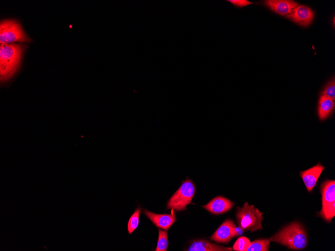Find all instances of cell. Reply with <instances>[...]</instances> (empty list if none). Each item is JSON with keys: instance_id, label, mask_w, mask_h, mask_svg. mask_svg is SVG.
I'll return each mask as SVG.
<instances>
[{"instance_id": "4fadbf2b", "label": "cell", "mask_w": 335, "mask_h": 251, "mask_svg": "<svg viewBox=\"0 0 335 251\" xmlns=\"http://www.w3.org/2000/svg\"><path fill=\"white\" fill-rule=\"evenodd\" d=\"M189 251H231L232 248L218 245L204 239H197L191 242Z\"/></svg>"}, {"instance_id": "7a4b0ae2", "label": "cell", "mask_w": 335, "mask_h": 251, "mask_svg": "<svg viewBox=\"0 0 335 251\" xmlns=\"http://www.w3.org/2000/svg\"><path fill=\"white\" fill-rule=\"evenodd\" d=\"M269 240L285 245L290 249L300 250L306 247L307 236L301 224L294 221L283 227L270 237Z\"/></svg>"}, {"instance_id": "9a60e30c", "label": "cell", "mask_w": 335, "mask_h": 251, "mask_svg": "<svg viewBox=\"0 0 335 251\" xmlns=\"http://www.w3.org/2000/svg\"><path fill=\"white\" fill-rule=\"evenodd\" d=\"M270 240L268 239H259L252 241L247 251H268Z\"/></svg>"}, {"instance_id": "277c9868", "label": "cell", "mask_w": 335, "mask_h": 251, "mask_svg": "<svg viewBox=\"0 0 335 251\" xmlns=\"http://www.w3.org/2000/svg\"><path fill=\"white\" fill-rule=\"evenodd\" d=\"M195 191V185L193 180L187 177L169 200L166 208L173 209L177 211L186 210V206L191 203Z\"/></svg>"}, {"instance_id": "5bb4252c", "label": "cell", "mask_w": 335, "mask_h": 251, "mask_svg": "<svg viewBox=\"0 0 335 251\" xmlns=\"http://www.w3.org/2000/svg\"><path fill=\"white\" fill-rule=\"evenodd\" d=\"M334 101L329 97L321 95L318 102V116L321 120L326 118L334 108Z\"/></svg>"}, {"instance_id": "7c38bea8", "label": "cell", "mask_w": 335, "mask_h": 251, "mask_svg": "<svg viewBox=\"0 0 335 251\" xmlns=\"http://www.w3.org/2000/svg\"><path fill=\"white\" fill-rule=\"evenodd\" d=\"M264 3L271 10L281 16L289 14L298 6L296 2L288 0H268L264 1Z\"/></svg>"}, {"instance_id": "3957f363", "label": "cell", "mask_w": 335, "mask_h": 251, "mask_svg": "<svg viewBox=\"0 0 335 251\" xmlns=\"http://www.w3.org/2000/svg\"><path fill=\"white\" fill-rule=\"evenodd\" d=\"M236 216L239 227L243 231L252 232L263 229V213L254 205H249L248 202H245L242 207H237Z\"/></svg>"}, {"instance_id": "9c48e42d", "label": "cell", "mask_w": 335, "mask_h": 251, "mask_svg": "<svg viewBox=\"0 0 335 251\" xmlns=\"http://www.w3.org/2000/svg\"><path fill=\"white\" fill-rule=\"evenodd\" d=\"M234 205V203L230 200L223 196H218L202 206L210 213L219 215L229 211Z\"/></svg>"}, {"instance_id": "6da1fadb", "label": "cell", "mask_w": 335, "mask_h": 251, "mask_svg": "<svg viewBox=\"0 0 335 251\" xmlns=\"http://www.w3.org/2000/svg\"><path fill=\"white\" fill-rule=\"evenodd\" d=\"M27 48L23 44H2L0 46V74L2 81L10 78L18 69Z\"/></svg>"}, {"instance_id": "ba28073f", "label": "cell", "mask_w": 335, "mask_h": 251, "mask_svg": "<svg viewBox=\"0 0 335 251\" xmlns=\"http://www.w3.org/2000/svg\"><path fill=\"white\" fill-rule=\"evenodd\" d=\"M285 17L302 26L306 27L313 20V13L308 7L299 5L294 8Z\"/></svg>"}, {"instance_id": "e0dca14e", "label": "cell", "mask_w": 335, "mask_h": 251, "mask_svg": "<svg viewBox=\"0 0 335 251\" xmlns=\"http://www.w3.org/2000/svg\"><path fill=\"white\" fill-rule=\"evenodd\" d=\"M140 212L141 208L138 207L130 217L127 225L129 233H131L137 227Z\"/></svg>"}, {"instance_id": "8992f818", "label": "cell", "mask_w": 335, "mask_h": 251, "mask_svg": "<svg viewBox=\"0 0 335 251\" xmlns=\"http://www.w3.org/2000/svg\"><path fill=\"white\" fill-rule=\"evenodd\" d=\"M322 208L318 215L330 223L335 216V181L327 179L320 186Z\"/></svg>"}, {"instance_id": "8fae6325", "label": "cell", "mask_w": 335, "mask_h": 251, "mask_svg": "<svg viewBox=\"0 0 335 251\" xmlns=\"http://www.w3.org/2000/svg\"><path fill=\"white\" fill-rule=\"evenodd\" d=\"M144 214L157 227L165 230L173 224L176 220V216L174 214H157L144 210Z\"/></svg>"}, {"instance_id": "30bf717a", "label": "cell", "mask_w": 335, "mask_h": 251, "mask_svg": "<svg viewBox=\"0 0 335 251\" xmlns=\"http://www.w3.org/2000/svg\"><path fill=\"white\" fill-rule=\"evenodd\" d=\"M324 168V166L319 162L308 169L300 171L299 175L302 179L308 192H310L315 186L319 177Z\"/></svg>"}, {"instance_id": "ac0fdd59", "label": "cell", "mask_w": 335, "mask_h": 251, "mask_svg": "<svg viewBox=\"0 0 335 251\" xmlns=\"http://www.w3.org/2000/svg\"><path fill=\"white\" fill-rule=\"evenodd\" d=\"M251 243L248 238L241 236L238 238L234 243L232 249L236 251H247Z\"/></svg>"}, {"instance_id": "ffe728a7", "label": "cell", "mask_w": 335, "mask_h": 251, "mask_svg": "<svg viewBox=\"0 0 335 251\" xmlns=\"http://www.w3.org/2000/svg\"><path fill=\"white\" fill-rule=\"evenodd\" d=\"M227 1L237 8H243L253 4L247 0H228Z\"/></svg>"}, {"instance_id": "d6986e66", "label": "cell", "mask_w": 335, "mask_h": 251, "mask_svg": "<svg viewBox=\"0 0 335 251\" xmlns=\"http://www.w3.org/2000/svg\"><path fill=\"white\" fill-rule=\"evenodd\" d=\"M321 95H325L334 101L335 100V82L333 79L326 86Z\"/></svg>"}, {"instance_id": "5b68a950", "label": "cell", "mask_w": 335, "mask_h": 251, "mask_svg": "<svg viewBox=\"0 0 335 251\" xmlns=\"http://www.w3.org/2000/svg\"><path fill=\"white\" fill-rule=\"evenodd\" d=\"M32 41L23 29L20 23L14 19H6L0 23V43L27 42Z\"/></svg>"}, {"instance_id": "2e32d148", "label": "cell", "mask_w": 335, "mask_h": 251, "mask_svg": "<svg viewBox=\"0 0 335 251\" xmlns=\"http://www.w3.org/2000/svg\"><path fill=\"white\" fill-rule=\"evenodd\" d=\"M169 245L167 230L158 229V239L155 251H166Z\"/></svg>"}, {"instance_id": "52a82bcc", "label": "cell", "mask_w": 335, "mask_h": 251, "mask_svg": "<svg viewBox=\"0 0 335 251\" xmlns=\"http://www.w3.org/2000/svg\"><path fill=\"white\" fill-rule=\"evenodd\" d=\"M237 235V227L234 221L231 219H227L210 238L217 243H227Z\"/></svg>"}]
</instances>
